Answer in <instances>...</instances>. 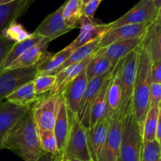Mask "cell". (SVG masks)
<instances>
[{
	"label": "cell",
	"instance_id": "cell-33",
	"mask_svg": "<svg viewBox=\"0 0 161 161\" xmlns=\"http://www.w3.org/2000/svg\"><path fill=\"white\" fill-rule=\"evenodd\" d=\"M141 161H161L160 143L157 140L143 142Z\"/></svg>",
	"mask_w": 161,
	"mask_h": 161
},
{
	"label": "cell",
	"instance_id": "cell-38",
	"mask_svg": "<svg viewBox=\"0 0 161 161\" xmlns=\"http://www.w3.org/2000/svg\"><path fill=\"white\" fill-rule=\"evenodd\" d=\"M151 81L152 83H160L161 82V61L153 62L151 66Z\"/></svg>",
	"mask_w": 161,
	"mask_h": 161
},
{
	"label": "cell",
	"instance_id": "cell-3",
	"mask_svg": "<svg viewBox=\"0 0 161 161\" xmlns=\"http://www.w3.org/2000/svg\"><path fill=\"white\" fill-rule=\"evenodd\" d=\"M142 135L132 108L124 118L119 155L117 161H141Z\"/></svg>",
	"mask_w": 161,
	"mask_h": 161
},
{
	"label": "cell",
	"instance_id": "cell-14",
	"mask_svg": "<svg viewBox=\"0 0 161 161\" xmlns=\"http://www.w3.org/2000/svg\"><path fill=\"white\" fill-rule=\"evenodd\" d=\"M50 42V41L49 39L43 38L40 42L24 52L6 69V70L26 69V68L38 65L43 62L52 54L51 53L47 51V47Z\"/></svg>",
	"mask_w": 161,
	"mask_h": 161
},
{
	"label": "cell",
	"instance_id": "cell-39",
	"mask_svg": "<svg viewBox=\"0 0 161 161\" xmlns=\"http://www.w3.org/2000/svg\"><path fill=\"white\" fill-rule=\"evenodd\" d=\"M62 157H60L58 156L54 155L50 153L45 152V151L41 149L40 153L38 159L36 161H61Z\"/></svg>",
	"mask_w": 161,
	"mask_h": 161
},
{
	"label": "cell",
	"instance_id": "cell-20",
	"mask_svg": "<svg viewBox=\"0 0 161 161\" xmlns=\"http://www.w3.org/2000/svg\"><path fill=\"white\" fill-rule=\"evenodd\" d=\"M142 46L149 53L152 63L161 61V16L149 26Z\"/></svg>",
	"mask_w": 161,
	"mask_h": 161
},
{
	"label": "cell",
	"instance_id": "cell-45",
	"mask_svg": "<svg viewBox=\"0 0 161 161\" xmlns=\"http://www.w3.org/2000/svg\"><path fill=\"white\" fill-rule=\"evenodd\" d=\"M70 161H82V160H74V159H72V160H69Z\"/></svg>",
	"mask_w": 161,
	"mask_h": 161
},
{
	"label": "cell",
	"instance_id": "cell-35",
	"mask_svg": "<svg viewBox=\"0 0 161 161\" xmlns=\"http://www.w3.org/2000/svg\"><path fill=\"white\" fill-rule=\"evenodd\" d=\"M161 100V84L152 83L149 91V108L159 106Z\"/></svg>",
	"mask_w": 161,
	"mask_h": 161
},
{
	"label": "cell",
	"instance_id": "cell-25",
	"mask_svg": "<svg viewBox=\"0 0 161 161\" xmlns=\"http://www.w3.org/2000/svg\"><path fill=\"white\" fill-rule=\"evenodd\" d=\"M43 38L42 36H39V35L36 34L35 32L31 33V36L28 39H25V40L22 41V42H17L14 43V46L12 47L11 50L8 53L7 56H6V59H5L4 62H3V65H2L1 69H0V72H4L6 70L8 67L15 61L16 59L19 58L22 53L25 51H26L28 49L31 47L32 46L36 45L39 42H40Z\"/></svg>",
	"mask_w": 161,
	"mask_h": 161
},
{
	"label": "cell",
	"instance_id": "cell-28",
	"mask_svg": "<svg viewBox=\"0 0 161 161\" xmlns=\"http://www.w3.org/2000/svg\"><path fill=\"white\" fill-rule=\"evenodd\" d=\"M73 50L69 46L55 54H51L43 62L39 64L37 69V75H49L52 72L59 68L68 58L70 57Z\"/></svg>",
	"mask_w": 161,
	"mask_h": 161
},
{
	"label": "cell",
	"instance_id": "cell-15",
	"mask_svg": "<svg viewBox=\"0 0 161 161\" xmlns=\"http://www.w3.org/2000/svg\"><path fill=\"white\" fill-rule=\"evenodd\" d=\"M63 9L64 4L61 5L56 11L47 16L34 32L42 38L52 41L71 31L70 28H68L64 23Z\"/></svg>",
	"mask_w": 161,
	"mask_h": 161
},
{
	"label": "cell",
	"instance_id": "cell-2",
	"mask_svg": "<svg viewBox=\"0 0 161 161\" xmlns=\"http://www.w3.org/2000/svg\"><path fill=\"white\" fill-rule=\"evenodd\" d=\"M152 61L149 53L141 45L138 47V64L132 95V111L139 125L142 135V128L146 114L149 110V91L151 81Z\"/></svg>",
	"mask_w": 161,
	"mask_h": 161
},
{
	"label": "cell",
	"instance_id": "cell-30",
	"mask_svg": "<svg viewBox=\"0 0 161 161\" xmlns=\"http://www.w3.org/2000/svg\"><path fill=\"white\" fill-rule=\"evenodd\" d=\"M160 105L159 106L150 108L146 114L142 128L143 142H151L155 140L156 130L157 124L161 116Z\"/></svg>",
	"mask_w": 161,
	"mask_h": 161
},
{
	"label": "cell",
	"instance_id": "cell-36",
	"mask_svg": "<svg viewBox=\"0 0 161 161\" xmlns=\"http://www.w3.org/2000/svg\"><path fill=\"white\" fill-rule=\"evenodd\" d=\"M14 44V42H11L4 36H0V69Z\"/></svg>",
	"mask_w": 161,
	"mask_h": 161
},
{
	"label": "cell",
	"instance_id": "cell-10",
	"mask_svg": "<svg viewBox=\"0 0 161 161\" xmlns=\"http://www.w3.org/2000/svg\"><path fill=\"white\" fill-rule=\"evenodd\" d=\"M112 71L107 72V73L103 74L102 75L95 77V78H94L88 83L86 91H85L84 94L83 96V98H82L81 102L80 104L78 113H77L76 116H75L79 122L86 130H89L90 128L91 108H92L94 100H95L96 97L98 94L99 91L102 89L104 83L111 75Z\"/></svg>",
	"mask_w": 161,
	"mask_h": 161
},
{
	"label": "cell",
	"instance_id": "cell-44",
	"mask_svg": "<svg viewBox=\"0 0 161 161\" xmlns=\"http://www.w3.org/2000/svg\"><path fill=\"white\" fill-rule=\"evenodd\" d=\"M61 161H70L69 160V159H67V158H65V157H62V158H61Z\"/></svg>",
	"mask_w": 161,
	"mask_h": 161
},
{
	"label": "cell",
	"instance_id": "cell-6",
	"mask_svg": "<svg viewBox=\"0 0 161 161\" xmlns=\"http://www.w3.org/2000/svg\"><path fill=\"white\" fill-rule=\"evenodd\" d=\"M60 94H44L31 106L33 119L38 132L53 130L59 106Z\"/></svg>",
	"mask_w": 161,
	"mask_h": 161
},
{
	"label": "cell",
	"instance_id": "cell-27",
	"mask_svg": "<svg viewBox=\"0 0 161 161\" xmlns=\"http://www.w3.org/2000/svg\"><path fill=\"white\" fill-rule=\"evenodd\" d=\"M111 81V75L106 81L104 83L102 89L99 91L98 94L96 97L93 104L91 113V119H90V128L94 127L96 123L106 113L107 108V92ZM89 128V129H90Z\"/></svg>",
	"mask_w": 161,
	"mask_h": 161
},
{
	"label": "cell",
	"instance_id": "cell-31",
	"mask_svg": "<svg viewBox=\"0 0 161 161\" xmlns=\"http://www.w3.org/2000/svg\"><path fill=\"white\" fill-rule=\"evenodd\" d=\"M38 134H39L40 148L42 150L53 153L60 157H63L58 150V143L53 130H43V131L38 132Z\"/></svg>",
	"mask_w": 161,
	"mask_h": 161
},
{
	"label": "cell",
	"instance_id": "cell-43",
	"mask_svg": "<svg viewBox=\"0 0 161 161\" xmlns=\"http://www.w3.org/2000/svg\"><path fill=\"white\" fill-rule=\"evenodd\" d=\"M90 1H91V0H81V2H82V5H83V8L84 7V6H86V5L87 4V3H89Z\"/></svg>",
	"mask_w": 161,
	"mask_h": 161
},
{
	"label": "cell",
	"instance_id": "cell-7",
	"mask_svg": "<svg viewBox=\"0 0 161 161\" xmlns=\"http://www.w3.org/2000/svg\"><path fill=\"white\" fill-rule=\"evenodd\" d=\"M161 16V9H157L153 0H141L131 9L119 19L108 24L109 29L126 25L152 24Z\"/></svg>",
	"mask_w": 161,
	"mask_h": 161
},
{
	"label": "cell",
	"instance_id": "cell-11",
	"mask_svg": "<svg viewBox=\"0 0 161 161\" xmlns=\"http://www.w3.org/2000/svg\"><path fill=\"white\" fill-rule=\"evenodd\" d=\"M79 28H80L78 37L69 45V48L75 50L89 42L100 39L105 32L109 30L108 24L101 23L94 19L82 16Z\"/></svg>",
	"mask_w": 161,
	"mask_h": 161
},
{
	"label": "cell",
	"instance_id": "cell-17",
	"mask_svg": "<svg viewBox=\"0 0 161 161\" xmlns=\"http://www.w3.org/2000/svg\"><path fill=\"white\" fill-rule=\"evenodd\" d=\"M31 106L22 107L6 102L0 103V149L8 132Z\"/></svg>",
	"mask_w": 161,
	"mask_h": 161
},
{
	"label": "cell",
	"instance_id": "cell-22",
	"mask_svg": "<svg viewBox=\"0 0 161 161\" xmlns=\"http://www.w3.org/2000/svg\"><path fill=\"white\" fill-rule=\"evenodd\" d=\"M69 117H68V111L66 108L65 103L62 94H60L59 106H58V114H57L56 121H55L53 133L57 139L58 148L59 152L63 156L64 148L66 146L68 135H69Z\"/></svg>",
	"mask_w": 161,
	"mask_h": 161
},
{
	"label": "cell",
	"instance_id": "cell-4",
	"mask_svg": "<svg viewBox=\"0 0 161 161\" xmlns=\"http://www.w3.org/2000/svg\"><path fill=\"white\" fill-rule=\"evenodd\" d=\"M69 130L63 157L69 160L92 161L87 142V130L80 124L75 116L68 112Z\"/></svg>",
	"mask_w": 161,
	"mask_h": 161
},
{
	"label": "cell",
	"instance_id": "cell-34",
	"mask_svg": "<svg viewBox=\"0 0 161 161\" xmlns=\"http://www.w3.org/2000/svg\"><path fill=\"white\" fill-rule=\"evenodd\" d=\"M31 34L26 31L20 24L17 23V21L11 24L7 29L4 31L3 36L5 38L10 40L11 42L17 43L22 42L25 39H28Z\"/></svg>",
	"mask_w": 161,
	"mask_h": 161
},
{
	"label": "cell",
	"instance_id": "cell-23",
	"mask_svg": "<svg viewBox=\"0 0 161 161\" xmlns=\"http://www.w3.org/2000/svg\"><path fill=\"white\" fill-rule=\"evenodd\" d=\"M39 97L36 94L34 91L32 80L19 86L17 90L6 97V102L19 106L26 107L32 105Z\"/></svg>",
	"mask_w": 161,
	"mask_h": 161
},
{
	"label": "cell",
	"instance_id": "cell-32",
	"mask_svg": "<svg viewBox=\"0 0 161 161\" xmlns=\"http://www.w3.org/2000/svg\"><path fill=\"white\" fill-rule=\"evenodd\" d=\"M56 81V75H37L32 80L34 91L38 97L47 94L50 92Z\"/></svg>",
	"mask_w": 161,
	"mask_h": 161
},
{
	"label": "cell",
	"instance_id": "cell-13",
	"mask_svg": "<svg viewBox=\"0 0 161 161\" xmlns=\"http://www.w3.org/2000/svg\"><path fill=\"white\" fill-rule=\"evenodd\" d=\"M150 25L148 23L126 25L109 29L99 39V48H104L119 41L144 36Z\"/></svg>",
	"mask_w": 161,
	"mask_h": 161
},
{
	"label": "cell",
	"instance_id": "cell-9",
	"mask_svg": "<svg viewBox=\"0 0 161 161\" xmlns=\"http://www.w3.org/2000/svg\"><path fill=\"white\" fill-rule=\"evenodd\" d=\"M38 66L0 72V103L19 86L34 80L37 75Z\"/></svg>",
	"mask_w": 161,
	"mask_h": 161
},
{
	"label": "cell",
	"instance_id": "cell-26",
	"mask_svg": "<svg viewBox=\"0 0 161 161\" xmlns=\"http://www.w3.org/2000/svg\"><path fill=\"white\" fill-rule=\"evenodd\" d=\"M97 49H99V39L93 41V42H89V43L76 49V50H75L72 52L70 57L59 68L55 69L53 72H52L49 75H56L57 74L59 73L61 70H63L65 68L71 65H73V64H77L80 61H83L86 57H88L90 54H91L94 51H96Z\"/></svg>",
	"mask_w": 161,
	"mask_h": 161
},
{
	"label": "cell",
	"instance_id": "cell-24",
	"mask_svg": "<svg viewBox=\"0 0 161 161\" xmlns=\"http://www.w3.org/2000/svg\"><path fill=\"white\" fill-rule=\"evenodd\" d=\"M114 68L111 61L107 59L100 51V48L96 50L95 56L91 62L88 64L85 69L88 83L95 77L102 75L103 74L112 71Z\"/></svg>",
	"mask_w": 161,
	"mask_h": 161
},
{
	"label": "cell",
	"instance_id": "cell-42",
	"mask_svg": "<svg viewBox=\"0 0 161 161\" xmlns=\"http://www.w3.org/2000/svg\"><path fill=\"white\" fill-rule=\"evenodd\" d=\"M13 1H14V0H0V5L6 4V3H11Z\"/></svg>",
	"mask_w": 161,
	"mask_h": 161
},
{
	"label": "cell",
	"instance_id": "cell-5",
	"mask_svg": "<svg viewBox=\"0 0 161 161\" xmlns=\"http://www.w3.org/2000/svg\"><path fill=\"white\" fill-rule=\"evenodd\" d=\"M138 47L124 58L121 75V100L116 113L125 116L132 108V95L138 64Z\"/></svg>",
	"mask_w": 161,
	"mask_h": 161
},
{
	"label": "cell",
	"instance_id": "cell-29",
	"mask_svg": "<svg viewBox=\"0 0 161 161\" xmlns=\"http://www.w3.org/2000/svg\"><path fill=\"white\" fill-rule=\"evenodd\" d=\"M83 10L81 0H67L64 3L63 18L68 28L71 30L78 28L83 16Z\"/></svg>",
	"mask_w": 161,
	"mask_h": 161
},
{
	"label": "cell",
	"instance_id": "cell-37",
	"mask_svg": "<svg viewBox=\"0 0 161 161\" xmlns=\"http://www.w3.org/2000/svg\"><path fill=\"white\" fill-rule=\"evenodd\" d=\"M102 0H91L86 6L83 7V16L88 17V18L94 19V14L97 10V7L102 3Z\"/></svg>",
	"mask_w": 161,
	"mask_h": 161
},
{
	"label": "cell",
	"instance_id": "cell-41",
	"mask_svg": "<svg viewBox=\"0 0 161 161\" xmlns=\"http://www.w3.org/2000/svg\"><path fill=\"white\" fill-rule=\"evenodd\" d=\"M153 2L157 9H161V0H153Z\"/></svg>",
	"mask_w": 161,
	"mask_h": 161
},
{
	"label": "cell",
	"instance_id": "cell-19",
	"mask_svg": "<svg viewBox=\"0 0 161 161\" xmlns=\"http://www.w3.org/2000/svg\"><path fill=\"white\" fill-rule=\"evenodd\" d=\"M144 36L114 42L108 47L100 48V51L107 59L111 61L115 67L118 61L125 58L130 52L141 45Z\"/></svg>",
	"mask_w": 161,
	"mask_h": 161
},
{
	"label": "cell",
	"instance_id": "cell-12",
	"mask_svg": "<svg viewBox=\"0 0 161 161\" xmlns=\"http://www.w3.org/2000/svg\"><path fill=\"white\" fill-rule=\"evenodd\" d=\"M113 113H105L95 125L87 130V142L91 160L98 161Z\"/></svg>",
	"mask_w": 161,
	"mask_h": 161
},
{
	"label": "cell",
	"instance_id": "cell-40",
	"mask_svg": "<svg viewBox=\"0 0 161 161\" xmlns=\"http://www.w3.org/2000/svg\"><path fill=\"white\" fill-rule=\"evenodd\" d=\"M160 119H159L158 124H157V130H156V135H155V140H157L159 143H160V139H161V121H160Z\"/></svg>",
	"mask_w": 161,
	"mask_h": 161
},
{
	"label": "cell",
	"instance_id": "cell-1",
	"mask_svg": "<svg viewBox=\"0 0 161 161\" xmlns=\"http://www.w3.org/2000/svg\"><path fill=\"white\" fill-rule=\"evenodd\" d=\"M3 149H10L25 161L37 160L41 148L31 107L8 132L3 141Z\"/></svg>",
	"mask_w": 161,
	"mask_h": 161
},
{
	"label": "cell",
	"instance_id": "cell-8",
	"mask_svg": "<svg viewBox=\"0 0 161 161\" xmlns=\"http://www.w3.org/2000/svg\"><path fill=\"white\" fill-rule=\"evenodd\" d=\"M124 116L115 112L112 116L106 139L104 143L98 161H117L122 138Z\"/></svg>",
	"mask_w": 161,
	"mask_h": 161
},
{
	"label": "cell",
	"instance_id": "cell-16",
	"mask_svg": "<svg viewBox=\"0 0 161 161\" xmlns=\"http://www.w3.org/2000/svg\"><path fill=\"white\" fill-rule=\"evenodd\" d=\"M87 84L88 80L84 70L63 90L61 94L69 113L76 116Z\"/></svg>",
	"mask_w": 161,
	"mask_h": 161
},
{
	"label": "cell",
	"instance_id": "cell-18",
	"mask_svg": "<svg viewBox=\"0 0 161 161\" xmlns=\"http://www.w3.org/2000/svg\"><path fill=\"white\" fill-rule=\"evenodd\" d=\"M35 0H14L6 4L0 5V36H3L8 27L28 9Z\"/></svg>",
	"mask_w": 161,
	"mask_h": 161
},
{
	"label": "cell",
	"instance_id": "cell-21",
	"mask_svg": "<svg viewBox=\"0 0 161 161\" xmlns=\"http://www.w3.org/2000/svg\"><path fill=\"white\" fill-rule=\"evenodd\" d=\"M124 58L118 61L112 71L111 81L107 92V113H114L118 109L120 104L121 75Z\"/></svg>",
	"mask_w": 161,
	"mask_h": 161
}]
</instances>
